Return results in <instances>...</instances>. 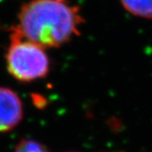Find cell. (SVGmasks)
<instances>
[{"label": "cell", "instance_id": "obj_1", "mask_svg": "<svg viewBox=\"0 0 152 152\" xmlns=\"http://www.w3.org/2000/svg\"><path fill=\"white\" fill-rule=\"evenodd\" d=\"M14 26L25 39L47 48H60L81 34V8L70 0H30L22 5Z\"/></svg>", "mask_w": 152, "mask_h": 152}, {"label": "cell", "instance_id": "obj_2", "mask_svg": "<svg viewBox=\"0 0 152 152\" xmlns=\"http://www.w3.org/2000/svg\"><path fill=\"white\" fill-rule=\"evenodd\" d=\"M6 62L9 74L20 83H31L44 78L50 69L45 49L25 39L15 27L10 29Z\"/></svg>", "mask_w": 152, "mask_h": 152}, {"label": "cell", "instance_id": "obj_3", "mask_svg": "<svg viewBox=\"0 0 152 152\" xmlns=\"http://www.w3.org/2000/svg\"><path fill=\"white\" fill-rule=\"evenodd\" d=\"M23 104L18 94L0 86V133L11 131L23 118Z\"/></svg>", "mask_w": 152, "mask_h": 152}, {"label": "cell", "instance_id": "obj_4", "mask_svg": "<svg viewBox=\"0 0 152 152\" xmlns=\"http://www.w3.org/2000/svg\"><path fill=\"white\" fill-rule=\"evenodd\" d=\"M122 7L131 15L152 19V0H119Z\"/></svg>", "mask_w": 152, "mask_h": 152}, {"label": "cell", "instance_id": "obj_5", "mask_svg": "<svg viewBox=\"0 0 152 152\" xmlns=\"http://www.w3.org/2000/svg\"><path fill=\"white\" fill-rule=\"evenodd\" d=\"M14 152H50L49 148L37 140L30 138L20 139Z\"/></svg>", "mask_w": 152, "mask_h": 152}, {"label": "cell", "instance_id": "obj_6", "mask_svg": "<svg viewBox=\"0 0 152 152\" xmlns=\"http://www.w3.org/2000/svg\"><path fill=\"white\" fill-rule=\"evenodd\" d=\"M71 152H72V151H71Z\"/></svg>", "mask_w": 152, "mask_h": 152}]
</instances>
